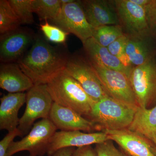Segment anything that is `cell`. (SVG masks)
Returning a JSON list of instances; mask_svg holds the SVG:
<instances>
[{
  "mask_svg": "<svg viewBox=\"0 0 156 156\" xmlns=\"http://www.w3.org/2000/svg\"><path fill=\"white\" fill-rule=\"evenodd\" d=\"M33 10L41 20H50L53 22L60 13V0H33Z\"/></svg>",
  "mask_w": 156,
  "mask_h": 156,
  "instance_id": "7402d4cb",
  "label": "cell"
},
{
  "mask_svg": "<svg viewBox=\"0 0 156 156\" xmlns=\"http://www.w3.org/2000/svg\"><path fill=\"white\" fill-rule=\"evenodd\" d=\"M1 39L0 58L5 63L19 58L32 41L31 35L25 30H17Z\"/></svg>",
  "mask_w": 156,
  "mask_h": 156,
  "instance_id": "e0dca14e",
  "label": "cell"
},
{
  "mask_svg": "<svg viewBox=\"0 0 156 156\" xmlns=\"http://www.w3.org/2000/svg\"><path fill=\"white\" fill-rule=\"evenodd\" d=\"M57 130L49 118L41 119L34 124L28 134L11 144L7 156L23 151H27L31 156H44L47 154L50 141Z\"/></svg>",
  "mask_w": 156,
  "mask_h": 156,
  "instance_id": "5b68a950",
  "label": "cell"
},
{
  "mask_svg": "<svg viewBox=\"0 0 156 156\" xmlns=\"http://www.w3.org/2000/svg\"><path fill=\"white\" fill-rule=\"evenodd\" d=\"M34 86L30 78L22 71L19 65L9 62L1 65L0 87L9 93L28 91Z\"/></svg>",
  "mask_w": 156,
  "mask_h": 156,
  "instance_id": "2e32d148",
  "label": "cell"
},
{
  "mask_svg": "<svg viewBox=\"0 0 156 156\" xmlns=\"http://www.w3.org/2000/svg\"><path fill=\"white\" fill-rule=\"evenodd\" d=\"M40 29L48 41L56 44H64L66 41L68 33L57 26L51 25L47 20L40 25Z\"/></svg>",
  "mask_w": 156,
  "mask_h": 156,
  "instance_id": "484cf974",
  "label": "cell"
},
{
  "mask_svg": "<svg viewBox=\"0 0 156 156\" xmlns=\"http://www.w3.org/2000/svg\"><path fill=\"white\" fill-rule=\"evenodd\" d=\"M80 2L88 22L95 29L105 26L119 24L117 13L106 1L86 0Z\"/></svg>",
  "mask_w": 156,
  "mask_h": 156,
  "instance_id": "5bb4252c",
  "label": "cell"
},
{
  "mask_svg": "<svg viewBox=\"0 0 156 156\" xmlns=\"http://www.w3.org/2000/svg\"><path fill=\"white\" fill-rule=\"evenodd\" d=\"M53 102L88 117L95 103L74 78L64 70L47 84Z\"/></svg>",
  "mask_w": 156,
  "mask_h": 156,
  "instance_id": "7a4b0ae2",
  "label": "cell"
},
{
  "mask_svg": "<svg viewBox=\"0 0 156 156\" xmlns=\"http://www.w3.org/2000/svg\"><path fill=\"white\" fill-rule=\"evenodd\" d=\"M21 136V133L18 128L9 132L0 141V156H7V152L11 144L16 136Z\"/></svg>",
  "mask_w": 156,
  "mask_h": 156,
  "instance_id": "83f0119b",
  "label": "cell"
},
{
  "mask_svg": "<svg viewBox=\"0 0 156 156\" xmlns=\"http://www.w3.org/2000/svg\"><path fill=\"white\" fill-rule=\"evenodd\" d=\"M83 44L90 61L124 73L129 78L132 69L126 67L119 58L109 52L107 48L98 44L93 37L87 40Z\"/></svg>",
  "mask_w": 156,
  "mask_h": 156,
  "instance_id": "ac0fdd59",
  "label": "cell"
},
{
  "mask_svg": "<svg viewBox=\"0 0 156 156\" xmlns=\"http://www.w3.org/2000/svg\"><path fill=\"white\" fill-rule=\"evenodd\" d=\"M124 34L119 25L105 26L95 29L92 37L101 46L108 48Z\"/></svg>",
  "mask_w": 156,
  "mask_h": 156,
  "instance_id": "603a6c76",
  "label": "cell"
},
{
  "mask_svg": "<svg viewBox=\"0 0 156 156\" xmlns=\"http://www.w3.org/2000/svg\"><path fill=\"white\" fill-rule=\"evenodd\" d=\"M22 24L9 1H0V33L2 35L17 30Z\"/></svg>",
  "mask_w": 156,
  "mask_h": 156,
  "instance_id": "44dd1931",
  "label": "cell"
},
{
  "mask_svg": "<svg viewBox=\"0 0 156 156\" xmlns=\"http://www.w3.org/2000/svg\"><path fill=\"white\" fill-rule=\"evenodd\" d=\"M71 156H97L95 148L92 146L78 147L75 149Z\"/></svg>",
  "mask_w": 156,
  "mask_h": 156,
  "instance_id": "f546056e",
  "label": "cell"
},
{
  "mask_svg": "<svg viewBox=\"0 0 156 156\" xmlns=\"http://www.w3.org/2000/svg\"></svg>",
  "mask_w": 156,
  "mask_h": 156,
  "instance_id": "e575fe53",
  "label": "cell"
},
{
  "mask_svg": "<svg viewBox=\"0 0 156 156\" xmlns=\"http://www.w3.org/2000/svg\"><path fill=\"white\" fill-rule=\"evenodd\" d=\"M137 105L147 108L156 100V60L154 57L145 64L135 66L129 77Z\"/></svg>",
  "mask_w": 156,
  "mask_h": 156,
  "instance_id": "52a82bcc",
  "label": "cell"
},
{
  "mask_svg": "<svg viewBox=\"0 0 156 156\" xmlns=\"http://www.w3.org/2000/svg\"><path fill=\"white\" fill-rule=\"evenodd\" d=\"M145 9L151 30L156 28V0H150Z\"/></svg>",
  "mask_w": 156,
  "mask_h": 156,
  "instance_id": "f1b7e54d",
  "label": "cell"
},
{
  "mask_svg": "<svg viewBox=\"0 0 156 156\" xmlns=\"http://www.w3.org/2000/svg\"><path fill=\"white\" fill-rule=\"evenodd\" d=\"M0 100V129L11 132L19 125L18 112L26 103V93H9L3 95Z\"/></svg>",
  "mask_w": 156,
  "mask_h": 156,
  "instance_id": "9a60e30c",
  "label": "cell"
},
{
  "mask_svg": "<svg viewBox=\"0 0 156 156\" xmlns=\"http://www.w3.org/2000/svg\"><path fill=\"white\" fill-rule=\"evenodd\" d=\"M95 149L97 156H126L117 148L113 141L110 140L95 144Z\"/></svg>",
  "mask_w": 156,
  "mask_h": 156,
  "instance_id": "4316f807",
  "label": "cell"
},
{
  "mask_svg": "<svg viewBox=\"0 0 156 156\" xmlns=\"http://www.w3.org/2000/svg\"><path fill=\"white\" fill-rule=\"evenodd\" d=\"M117 13L123 25L133 37L143 39L150 34L146 11L131 0L114 1Z\"/></svg>",
  "mask_w": 156,
  "mask_h": 156,
  "instance_id": "30bf717a",
  "label": "cell"
},
{
  "mask_svg": "<svg viewBox=\"0 0 156 156\" xmlns=\"http://www.w3.org/2000/svg\"><path fill=\"white\" fill-rule=\"evenodd\" d=\"M128 129L137 133L156 146V105L150 109L138 107Z\"/></svg>",
  "mask_w": 156,
  "mask_h": 156,
  "instance_id": "d6986e66",
  "label": "cell"
},
{
  "mask_svg": "<svg viewBox=\"0 0 156 156\" xmlns=\"http://www.w3.org/2000/svg\"><path fill=\"white\" fill-rule=\"evenodd\" d=\"M9 2L22 24L34 23L33 0H9Z\"/></svg>",
  "mask_w": 156,
  "mask_h": 156,
  "instance_id": "cb8c5ba5",
  "label": "cell"
},
{
  "mask_svg": "<svg viewBox=\"0 0 156 156\" xmlns=\"http://www.w3.org/2000/svg\"><path fill=\"white\" fill-rule=\"evenodd\" d=\"M75 149L74 147H66L56 151L52 156H71Z\"/></svg>",
  "mask_w": 156,
  "mask_h": 156,
  "instance_id": "4dcf8cb0",
  "label": "cell"
},
{
  "mask_svg": "<svg viewBox=\"0 0 156 156\" xmlns=\"http://www.w3.org/2000/svg\"><path fill=\"white\" fill-rule=\"evenodd\" d=\"M64 71L77 81L95 102L110 96L90 61L80 58L68 59Z\"/></svg>",
  "mask_w": 156,
  "mask_h": 156,
  "instance_id": "8992f818",
  "label": "cell"
},
{
  "mask_svg": "<svg viewBox=\"0 0 156 156\" xmlns=\"http://www.w3.org/2000/svg\"><path fill=\"white\" fill-rule=\"evenodd\" d=\"M126 156H128V155H126Z\"/></svg>",
  "mask_w": 156,
  "mask_h": 156,
  "instance_id": "836d02e7",
  "label": "cell"
},
{
  "mask_svg": "<svg viewBox=\"0 0 156 156\" xmlns=\"http://www.w3.org/2000/svg\"><path fill=\"white\" fill-rule=\"evenodd\" d=\"M129 37L124 34L108 47L109 52L121 61L126 67L132 69L126 54V47Z\"/></svg>",
  "mask_w": 156,
  "mask_h": 156,
  "instance_id": "d4e9b609",
  "label": "cell"
},
{
  "mask_svg": "<svg viewBox=\"0 0 156 156\" xmlns=\"http://www.w3.org/2000/svg\"><path fill=\"white\" fill-rule=\"evenodd\" d=\"M53 22L66 32L77 37L83 44L92 37L95 32V29L88 22L80 2L78 1L62 4L60 13Z\"/></svg>",
  "mask_w": 156,
  "mask_h": 156,
  "instance_id": "ba28073f",
  "label": "cell"
},
{
  "mask_svg": "<svg viewBox=\"0 0 156 156\" xmlns=\"http://www.w3.org/2000/svg\"><path fill=\"white\" fill-rule=\"evenodd\" d=\"M31 156V155H29V156Z\"/></svg>",
  "mask_w": 156,
  "mask_h": 156,
  "instance_id": "d6a6232c",
  "label": "cell"
},
{
  "mask_svg": "<svg viewBox=\"0 0 156 156\" xmlns=\"http://www.w3.org/2000/svg\"><path fill=\"white\" fill-rule=\"evenodd\" d=\"M109 139L116 143L128 156H156V148L143 136L128 128L103 129Z\"/></svg>",
  "mask_w": 156,
  "mask_h": 156,
  "instance_id": "8fae6325",
  "label": "cell"
},
{
  "mask_svg": "<svg viewBox=\"0 0 156 156\" xmlns=\"http://www.w3.org/2000/svg\"><path fill=\"white\" fill-rule=\"evenodd\" d=\"M90 62L111 97L123 103L138 107L128 76L121 72L109 69L101 65Z\"/></svg>",
  "mask_w": 156,
  "mask_h": 156,
  "instance_id": "9c48e42d",
  "label": "cell"
},
{
  "mask_svg": "<svg viewBox=\"0 0 156 156\" xmlns=\"http://www.w3.org/2000/svg\"><path fill=\"white\" fill-rule=\"evenodd\" d=\"M62 4H68V3L73 2L74 0H60Z\"/></svg>",
  "mask_w": 156,
  "mask_h": 156,
  "instance_id": "1f68e13d",
  "label": "cell"
},
{
  "mask_svg": "<svg viewBox=\"0 0 156 156\" xmlns=\"http://www.w3.org/2000/svg\"><path fill=\"white\" fill-rule=\"evenodd\" d=\"M137 107L108 96L95 102L87 117L103 129H125L132 123Z\"/></svg>",
  "mask_w": 156,
  "mask_h": 156,
  "instance_id": "3957f363",
  "label": "cell"
},
{
  "mask_svg": "<svg viewBox=\"0 0 156 156\" xmlns=\"http://www.w3.org/2000/svg\"><path fill=\"white\" fill-rule=\"evenodd\" d=\"M126 54L131 66H139L154 58L147 44L143 39L129 37L126 47Z\"/></svg>",
  "mask_w": 156,
  "mask_h": 156,
  "instance_id": "ffe728a7",
  "label": "cell"
},
{
  "mask_svg": "<svg viewBox=\"0 0 156 156\" xmlns=\"http://www.w3.org/2000/svg\"><path fill=\"white\" fill-rule=\"evenodd\" d=\"M68 59L41 39H37L30 50L18 62L22 71L34 85L47 84L63 71Z\"/></svg>",
  "mask_w": 156,
  "mask_h": 156,
  "instance_id": "6da1fadb",
  "label": "cell"
},
{
  "mask_svg": "<svg viewBox=\"0 0 156 156\" xmlns=\"http://www.w3.org/2000/svg\"><path fill=\"white\" fill-rule=\"evenodd\" d=\"M26 107L17 128L21 136L28 134L36 120L49 118L53 103L47 84L34 85L26 93Z\"/></svg>",
  "mask_w": 156,
  "mask_h": 156,
  "instance_id": "277c9868",
  "label": "cell"
},
{
  "mask_svg": "<svg viewBox=\"0 0 156 156\" xmlns=\"http://www.w3.org/2000/svg\"><path fill=\"white\" fill-rule=\"evenodd\" d=\"M49 119L61 131H80L92 133L100 128L75 111L53 102Z\"/></svg>",
  "mask_w": 156,
  "mask_h": 156,
  "instance_id": "4fadbf2b",
  "label": "cell"
},
{
  "mask_svg": "<svg viewBox=\"0 0 156 156\" xmlns=\"http://www.w3.org/2000/svg\"><path fill=\"white\" fill-rule=\"evenodd\" d=\"M104 131L85 133L80 131H56L51 139L47 154L52 156L57 151L66 147H80L96 144L108 140Z\"/></svg>",
  "mask_w": 156,
  "mask_h": 156,
  "instance_id": "7c38bea8",
  "label": "cell"
}]
</instances>
